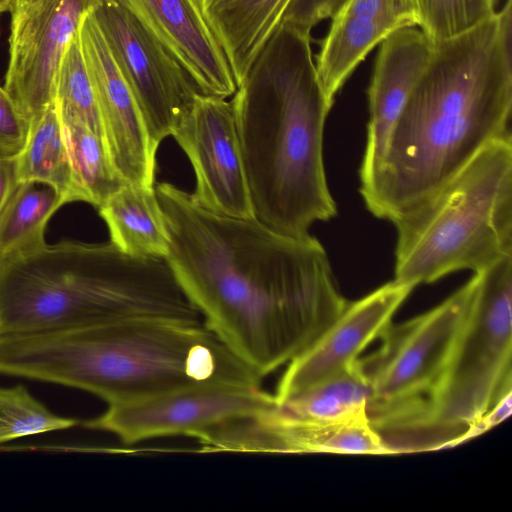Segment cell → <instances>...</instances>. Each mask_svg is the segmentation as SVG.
<instances>
[{
  "label": "cell",
  "mask_w": 512,
  "mask_h": 512,
  "mask_svg": "<svg viewBox=\"0 0 512 512\" xmlns=\"http://www.w3.org/2000/svg\"><path fill=\"white\" fill-rule=\"evenodd\" d=\"M79 34L110 161L126 184L154 187L158 147L92 12L84 17Z\"/></svg>",
  "instance_id": "cell-14"
},
{
  "label": "cell",
  "mask_w": 512,
  "mask_h": 512,
  "mask_svg": "<svg viewBox=\"0 0 512 512\" xmlns=\"http://www.w3.org/2000/svg\"><path fill=\"white\" fill-rule=\"evenodd\" d=\"M92 13L158 147L200 91L172 54L117 0H102Z\"/></svg>",
  "instance_id": "cell-10"
},
{
  "label": "cell",
  "mask_w": 512,
  "mask_h": 512,
  "mask_svg": "<svg viewBox=\"0 0 512 512\" xmlns=\"http://www.w3.org/2000/svg\"><path fill=\"white\" fill-rule=\"evenodd\" d=\"M315 58L325 96H335L365 57L394 31L417 25L416 15L398 0H344Z\"/></svg>",
  "instance_id": "cell-18"
},
{
  "label": "cell",
  "mask_w": 512,
  "mask_h": 512,
  "mask_svg": "<svg viewBox=\"0 0 512 512\" xmlns=\"http://www.w3.org/2000/svg\"><path fill=\"white\" fill-rule=\"evenodd\" d=\"M30 124L19 114L10 96L0 86V156L16 158L24 149Z\"/></svg>",
  "instance_id": "cell-28"
},
{
  "label": "cell",
  "mask_w": 512,
  "mask_h": 512,
  "mask_svg": "<svg viewBox=\"0 0 512 512\" xmlns=\"http://www.w3.org/2000/svg\"><path fill=\"white\" fill-rule=\"evenodd\" d=\"M415 287L392 280L353 302L303 353L288 363L274 394L282 403L347 370L380 337Z\"/></svg>",
  "instance_id": "cell-15"
},
{
  "label": "cell",
  "mask_w": 512,
  "mask_h": 512,
  "mask_svg": "<svg viewBox=\"0 0 512 512\" xmlns=\"http://www.w3.org/2000/svg\"><path fill=\"white\" fill-rule=\"evenodd\" d=\"M0 373L81 389L108 405L194 385L262 380L202 320L169 318L0 337Z\"/></svg>",
  "instance_id": "cell-4"
},
{
  "label": "cell",
  "mask_w": 512,
  "mask_h": 512,
  "mask_svg": "<svg viewBox=\"0 0 512 512\" xmlns=\"http://www.w3.org/2000/svg\"><path fill=\"white\" fill-rule=\"evenodd\" d=\"M417 26L434 42L474 28L495 11L496 0H415Z\"/></svg>",
  "instance_id": "cell-27"
},
{
  "label": "cell",
  "mask_w": 512,
  "mask_h": 512,
  "mask_svg": "<svg viewBox=\"0 0 512 512\" xmlns=\"http://www.w3.org/2000/svg\"><path fill=\"white\" fill-rule=\"evenodd\" d=\"M512 393L502 398L489 412L471 425L456 441V444L475 437L499 424L511 413Z\"/></svg>",
  "instance_id": "cell-30"
},
{
  "label": "cell",
  "mask_w": 512,
  "mask_h": 512,
  "mask_svg": "<svg viewBox=\"0 0 512 512\" xmlns=\"http://www.w3.org/2000/svg\"><path fill=\"white\" fill-rule=\"evenodd\" d=\"M102 0H15L4 89L35 123L55 101L60 62L84 17Z\"/></svg>",
  "instance_id": "cell-11"
},
{
  "label": "cell",
  "mask_w": 512,
  "mask_h": 512,
  "mask_svg": "<svg viewBox=\"0 0 512 512\" xmlns=\"http://www.w3.org/2000/svg\"><path fill=\"white\" fill-rule=\"evenodd\" d=\"M369 396L358 359L339 375L277 404L299 419L338 422L367 414Z\"/></svg>",
  "instance_id": "cell-24"
},
{
  "label": "cell",
  "mask_w": 512,
  "mask_h": 512,
  "mask_svg": "<svg viewBox=\"0 0 512 512\" xmlns=\"http://www.w3.org/2000/svg\"><path fill=\"white\" fill-rule=\"evenodd\" d=\"M477 285L473 275L431 310L381 334L380 347L359 359L370 388L367 415L382 436L402 435L417 416L446 362Z\"/></svg>",
  "instance_id": "cell-8"
},
{
  "label": "cell",
  "mask_w": 512,
  "mask_h": 512,
  "mask_svg": "<svg viewBox=\"0 0 512 512\" xmlns=\"http://www.w3.org/2000/svg\"><path fill=\"white\" fill-rule=\"evenodd\" d=\"M256 219L294 237L337 215L324 167L333 106L310 32L280 22L230 101Z\"/></svg>",
  "instance_id": "cell-3"
},
{
  "label": "cell",
  "mask_w": 512,
  "mask_h": 512,
  "mask_svg": "<svg viewBox=\"0 0 512 512\" xmlns=\"http://www.w3.org/2000/svg\"><path fill=\"white\" fill-rule=\"evenodd\" d=\"M394 280L416 287L512 255V138L478 152L431 196L394 218Z\"/></svg>",
  "instance_id": "cell-6"
},
{
  "label": "cell",
  "mask_w": 512,
  "mask_h": 512,
  "mask_svg": "<svg viewBox=\"0 0 512 512\" xmlns=\"http://www.w3.org/2000/svg\"><path fill=\"white\" fill-rule=\"evenodd\" d=\"M367 91L369 119L360 166V188L375 176L391 130L427 67L434 42L417 26L400 28L379 45Z\"/></svg>",
  "instance_id": "cell-17"
},
{
  "label": "cell",
  "mask_w": 512,
  "mask_h": 512,
  "mask_svg": "<svg viewBox=\"0 0 512 512\" xmlns=\"http://www.w3.org/2000/svg\"><path fill=\"white\" fill-rule=\"evenodd\" d=\"M17 182L16 158L0 156V210Z\"/></svg>",
  "instance_id": "cell-31"
},
{
  "label": "cell",
  "mask_w": 512,
  "mask_h": 512,
  "mask_svg": "<svg viewBox=\"0 0 512 512\" xmlns=\"http://www.w3.org/2000/svg\"><path fill=\"white\" fill-rule=\"evenodd\" d=\"M78 421L50 412L21 385L0 387V444L73 427Z\"/></svg>",
  "instance_id": "cell-26"
},
{
  "label": "cell",
  "mask_w": 512,
  "mask_h": 512,
  "mask_svg": "<svg viewBox=\"0 0 512 512\" xmlns=\"http://www.w3.org/2000/svg\"><path fill=\"white\" fill-rule=\"evenodd\" d=\"M477 276L475 293L443 369L405 435L423 450L452 447L512 393V255Z\"/></svg>",
  "instance_id": "cell-7"
},
{
  "label": "cell",
  "mask_w": 512,
  "mask_h": 512,
  "mask_svg": "<svg viewBox=\"0 0 512 512\" xmlns=\"http://www.w3.org/2000/svg\"><path fill=\"white\" fill-rule=\"evenodd\" d=\"M16 161L18 181L50 185L62 195L65 203L80 201L56 101L31 125L26 145Z\"/></svg>",
  "instance_id": "cell-21"
},
{
  "label": "cell",
  "mask_w": 512,
  "mask_h": 512,
  "mask_svg": "<svg viewBox=\"0 0 512 512\" xmlns=\"http://www.w3.org/2000/svg\"><path fill=\"white\" fill-rule=\"evenodd\" d=\"M55 101L61 114L78 119L104 140L99 107L79 32L69 42L60 62Z\"/></svg>",
  "instance_id": "cell-25"
},
{
  "label": "cell",
  "mask_w": 512,
  "mask_h": 512,
  "mask_svg": "<svg viewBox=\"0 0 512 512\" xmlns=\"http://www.w3.org/2000/svg\"><path fill=\"white\" fill-rule=\"evenodd\" d=\"M155 191L176 279L205 326L261 379L303 353L344 310L348 301L311 234L209 212L169 182Z\"/></svg>",
  "instance_id": "cell-1"
},
{
  "label": "cell",
  "mask_w": 512,
  "mask_h": 512,
  "mask_svg": "<svg viewBox=\"0 0 512 512\" xmlns=\"http://www.w3.org/2000/svg\"><path fill=\"white\" fill-rule=\"evenodd\" d=\"M203 448L206 452L396 454L367 414L314 422L296 418L278 404L213 429L204 438Z\"/></svg>",
  "instance_id": "cell-13"
},
{
  "label": "cell",
  "mask_w": 512,
  "mask_h": 512,
  "mask_svg": "<svg viewBox=\"0 0 512 512\" xmlns=\"http://www.w3.org/2000/svg\"><path fill=\"white\" fill-rule=\"evenodd\" d=\"M344 0H291L281 22L311 32L319 22L331 18Z\"/></svg>",
  "instance_id": "cell-29"
},
{
  "label": "cell",
  "mask_w": 512,
  "mask_h": 512,
  "mask_svg": "<svg viewBox=\"0 0 512 512\" xmlns=\"http://www.w3.org/2000/svg\"><path fill=\"white\" fill-rule=\"evenodd\" d=\"M15 0H0V13L10 12Z\"/></svg>",
  "instance_id": "cell-32"
},
{
  "label": "cell",
  "mask_w": 512,
  "mask_h": 512,
  "mask_svg": "<svg viewBox=\"0 0 512 512\" xmlns=\"http://www.w3.org/2000/svg\"><path fill=\"white\" fill-rule=\"evenodd\" d=\"M414 1H415V0H414ZM415 4H416V2H415Z\"/></svg>",
  "instance_id": "cell-33"
},
{
  "label": "cell",
  "mask_w": 512,
  "mask_h": 512,
  "mask_svg": "<svg viewBox=\"0 0 512 512\" xmlns=\"http://www.w3.org/2000/svg\"><path fill=\"white\" fill-rule=\"evenodd\" d=\"M98 213L110 242L133 257L166 258L169 235L154 187L126 184L111 195Z\"/></svg>",
  "instance_id": "cell-20"
},
{
  "label": "cell",
  "mask_w": 512,
  "mask_h": 512,
  "mask_svg": "<svg viewBox=\"0 0 512 512\" xmlns=\"http://www.w3.org/2000/svg\"><path fill=\"white\" fill-rule=\"evenodd\" d=\"M195 174L191 200L227 217L256 218L231 102L198 93L172 135Z\"/></svg>",
  "instance_id": "cell-12"
},
{
  "label": "cell",
  "mask_w": 512,
  "mask_h": 512,
  "mask_svg": "<svg viewBox=\"0 0 512 512\" xmlns=\"http://www.w3.org/2000/svg\"><path fill=\"white\" fill-rule=\"evenodd\" d=\"M63 204L64 198L52 186L18 181L0 210V257L45 243L46 224Z\"/></svg>",
  "instance_id": "cell-22"
},
{
  "label": "cell",
  "mask_w": 512,
  "mask_h": 512,
  "mask_svg": "<svg viewBox=\"0 0 512 512\" xmlns=\"http://www.w3.org/2000/svg\"><path fill=\"white\" fill-rule=\"evenodd\" d=\"M277 405L257 383L217 382L175 389L140 400L108 405L84 426L114 434L132 445L152 438H193L226 422Z\"/></svg>",
  "instance_id": "cell-9"
},
{
  "label": "cell",
  "mask_w": 512,
  "mask_h": 512,
  "mask_svg": "<svg viewBox=\"0 0 512 512\" xmlns=\"http://www.w3.org/2000/svg\"><path fill=\"white\" fill-rule=\"evenodd\" d=\"M181 64L200 93L227 98L237 90L228 60L199 0H117Z\"/></svg>",
  "instance_id": "cell-16"
},
{
  "label": "cell",
  "mask_w": 512,
  "mask_h": 512,
  "mask_svg": "<svg viewBox=\"0 0 512 512\" xmlns=\"http://www.w3.org/2000/svg\"><path fill=\"white\" fill-rule=\"evenodd\" d=\"M59 114L79 200L98 208L126 183L115 171L104 140L78 119Z\"/></svg>",
  "instance_id": "cell-23"
},
{
  "label": "cell",
  "mask_w": 512,
  "mask_h": 512,
  "mask_svg": "<svg viewBox=\"0 0 512 512\" xmlns=\"http://www.w3.org/2000/svg\"><path fill=\"white\" fill-rule=\"evenodd\" d=\"M144 318L202 320L166 258L75 241L0 257V337Z\"/></svg>",
  "instance_id": "cell-5"
},
{
  "label": "cell",
  "mask_w": 512,
  "mask_h": 512,
  "mask_svg": "<svg viewBox=\"0 0 512 512\" xmlns=\"http://www.w3.org/2000/svg\"><path fill=\"white\" fill-rule=\"evenodd\" d=\"M291 0H199L237 87L273 34Z\"/></svg>",
  "instance_id": "cell-19"
},
{
  "label": "cell",
  "mask_w": 512,
  "mask_h": 512,
  "mask_svg": "<svg viewBox=\"0 0 512 512\" xmlns=\"http://www.w3.org/2000/svg\"><path fill=\"white\" fill-rule=\"evenodd\" d=\"M512 0L456 37L434 43L379 168L360 193L392 221L422 202L489 143L512 138Z\"/></svg>",
  "instance_id": "cell-2"
}]
</instances>
